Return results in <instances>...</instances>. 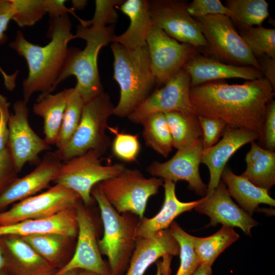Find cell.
Returning a JSON list of instances; mask_svg holds the SVG:
<instances>
[{
	"instance_id": "52a82bcc",
	"label": "cell",
	"mask_w": 275,
	"mask_h": 275,
	"mask_svg": "<svg viewBox=\"0 0 275 275\" xmlns=\"http://www.w3.org/2000/svg\"><path fill=\"white\" fill-rule=\"evenodd\" d=\"M163 184L161 178H146L139 170L126 168L117 176L97 185L118 212H130L141 219L148 199L157 194Z\"/></svg>"
},
{
	"instance_id": "7402d4cb",
	"label": "cell",
	"mask_w": 275,
	"mask_h": 275,
	"mask_svg": "<svg viewBox=\"0 0 275 275\" xmlns=\"http://www.w3.org/2000/svg\"><path fill=\"white\" fill-rule=\"evenodd\" d=\"M179 245L169 228L153 236L136 238L128 268L124 275H144L147 269L160 257L171 259L179 254Z\"/></svg>"
},
{
	"instance_id": "60d3db41",
	"label": "cell",
	"mask_w": 275,
	"mask_h": 275,
	"mask_svg": "<svg viewBox=\"0 0 275 275\" xmlns=\"http://www.w3.org/2000/svg\"><path fill=\"white\" fill-rule=\"evenodd\" d=\"M14 12L12 0H0V43H4L7 40L5 32ZM0 72L4 78L6 89L12 91L15 87V81L18 71L12 75H8L0 67Z\"/></svg>"
},
{
	"instance_id": "e0dca14e",
	"label": "cell",
	"mask_w": 275,
	"mask_h": 275,
	"mask_svg": "<svg viewBox=\"0 0 275 275\" xmlns=\"http://www.w3.org/2000/svg\"><path fill=\"white\" fill-rule=\"evenodd\" d=\"M194 209L210 217L208 226L221 224L223 226L236 227L246 234L251 235V229L258 225L257 221L232 201L222 180L211 193L204 197L202 202Z\"/></svg>"
},
{
	"instance_id": "ffe728a7",
	"label": "cell",
	"mask_w": 275,
	"mask_h": 275,
	"mask_svg": "<svg viewBox=\"0 0 275 275\" xmlns=\"http://www.w3.org/2000/svg\"><path fill=\"white\" fill-rule=\"evenodd\" d=\"M0 242L4 268L10 275H54L58 271L20 236H2Z\"/></svg>"
},
{
	"instance_id": "8d00e7d4",
	"label": "cell",
	"mask_w": 275,
	"mask_h": 275,
	"mask_svg": "<svg viewBox=\"0 0 275 275\" xmlns=\"http://www.w3.org/2000/svg\"><path fill=\"white\" fill-rule=\"evenodd\" d=\"M15 12L12 18L21 28L33 25L47 13L44 0H12Z\"/></svg>"
},
{
	"instance_id": "83f0119b",
	"label": "cell",
	"mask_w": 275,
	"mask_h": 275,
	"mask_svg": "<svg viewBox=\"0 0 275 275\" xmlns=\"http://www.w3.org/2000/svg\"><path fill=\"white\" fill-rule=\"evenodd\" d=\"M245 157L246 168L241 176L257 187L269 191L275 184V152L254 141Z\"/></svg>"
},
{
	"instance_id": "f907efd6",
	"label": "cell",
	"mask_w": 275,
	"mask_h": 275,
	"mask_svg": "<svg viewBox=\"0 0 275 275\" xmlns=\"http://www.w3.org/2000/svg\"><path fill=\"white\" fill-rule=\"evenodd\" d=\"M78 270L77 269H74L70 271H65L62 273H56L54 275H78Z\"/></svg>"
},
{
	"instance_id": "8992f818",
	"label": "cell",
	"mask_w": 275,
	"mask_h": 275,
	"mask_svg": "<svg viewBox=\"0 0 275 275\" xmlns=\"http://www.w3.org/2000/svg\"><path fill=\"white\" fill-rule=\"evenodd\" d=\"M115 106L109 96L103 92L85 103L79 124L68 145L56 151L63 162L95 150L102 155L111 145L106 133L107 121Z\"/></svg>"
},
{
	"instance_id": "d6986e66",
	"label": "cell",
	"mask_w": 275,
	"mask_h": 275,
	"mask_svg": "<svg viewBox=\"0 0 275 275\" xmlns=\"http://www.w3.org/2000/svg\"><path fill=\"white\" fill-rule=\"evenodd\" d=\"M222 135L223 138L218 142L203 151L201 162L208 167L210 173L206 195L217 186L226 164L234 153L245 144L260 137V134L256 132L227 126Z\"/></svg>"
},
{
	"instance_id": "30bf717a",
	"label": "cell",
	"mask_w": 275,
	"mask_h": 275,
	"mask_svg": "<svg viewBox=\"0 0 275 275\" xmlns=\"http://www.w3.org/2000/svg\"><path fill=\"white\" fill-rule=\"evenodd\" d=\"M80 200L75 192L56 184L46 191L21 200L8 210L0 211V226L48 217L77 207Z\"/></svg>"
},
{
	"instance_id": "2e32d148",
	"label": "cell",
	"mask_w": 275,
	"mask_h": 275,
	"mask_svg": "<svg viewBox=\"0 0 275 275\" xmlns=\"http://www.w3.org/2000/svg\"><path fill=\"white\" fill-rule=\"evenodd\" d=\"M76 217L78 233L75 251L72 258L57 273L77 269L110 275L98 247L93 221L87 210L80 204L76 207Z\"/></svg>"
},
{
	"instance_id": "681fc988",
	"label": "cell",
	"mask_w": 275,
	"mask_h": 275,
	"mask_svg": "<svg viewBox=\"0 0 275 275\" xmlns=\"http://www.w3.org/2000/svg\"><path fill=\"white\" fill-rule=\"evenodd\" d=\"M73 9H82L86 5L87 1H72Z\"/></svg>"
},
{
	"instance_id": "cb8c5ba5",
	"label": "cell",
	"mask_w": 275,
	"mask_h": 275,
	"mask_svg": "<svg viewBox=\"0 0 275 275\" xmlns=\"http://www.w3.org/2000/svg\"><path fill=\"white\" fill-rule=\"evenodd\" d=\"M164 200L160 210L151 218L140 219L136 231V238L153 236L157 232L169 228L174 219L181 213L194 209L202 202L204 197L197 201L184 202L177 197L175 183L164 180Z\"/></svg>"
},
{
	"instance_id": "9a60e30c",
	"label": "cell",
	"mask_w": 275,
	"mask_h": 275,
	"mask_svg": "<svg viewBox=\"0 0 275 275\" xmlns=\"http://www.w3.org/2000/svg\"><path fill=\"white\" fill-rule=\"evenodd\" d=\"M203 151L202 139L191 146L178 149L176 154L164 162L153 161L147 168V172L154 177L175 183L183 180L188 183V188L197 195L205 197L207 187L203 182L199 172Z\"/></svg>"
},
{
	"instance_id": "f6af8a7d",
	"label": "cell",
	"mask_w": 275,
	"mask_h": 275,
	"mask_svg": "<svg viewBox=\"0 0 275 275\" xmlns=\"http://www.w3.org/2000/svg\"><path fill=\"white\" fill-rule=\"evenodd\" d=\"M10 105L7 98L0 94V152L6 148L8 141Z\"/></svg>"
},
{
	"instance_id": "603a6c76",
	"label": "cell",
	"mask_w": 275,
	"mask_h": 275,
	"mask_svg": "<svg viewBox=\"0 0 275 275\" xmlns=\"http://www.w3.org/2000/svg\"><path fill=\"white\" fill-rule=\"evenodd\" d=\"M76 207L70 208L53 215L0 226V237L7 235L23 236L32 234L57 233L70 238L78 233Z\"/></svg>"
},
{
	"instance_id": "d590c367",
	"label": "cell",
	"mask_w": 275,
	"mask_h": 275,
	"mask_svg": "<svg viewBox=\"0 0 275 275\" xmlns=\"http://www.w3.org/2000/svg\"><path fill=\"white\" fill-rule=\"evenodd\" d=\"M169 229L180 248V266L175 275H192L200 265L194 250L195 236L186 232L175 222Z\"/></svg>"
},
{
	"instance_id": "9c48e42d",
	"label": "cell",
	"mask_w": 275,
	"mask_h": 275,
	"mask_svg": "<svg viewBox=\"0 0 275 275\" xmlns=\"http://www.w3.org/2000/svg\"><path fill=\"white\" fill-rule=\"evenodd\" d=\"M210 52L227 64L252 66L262 72L258 60L236 30L231 19L223 15L197 19Z\"/></svg>"
},
{
	"instance_id": "ee69618b",
	"label": "cell",
	"mask_w": 275,
	"mask_h": 275,
	"mask_svg": "<svg viewBox=\"0 0 275 275\" xmlns=\"http://www.w3.org/2000/svg\"><path fill=\"white\" fill-rule=\"evenodd\" d=\"M266 149H275V101L271 100L267 105L262 132L260 138Z\"/></svg>"
},
{
	"instance_id": "c3c4849f",
	"label": "cell",
	"mask_w": 275,
	"mask_h": 275,
	"mask_svg": "<svg viewBox=\"0 0 275 275\" xmlns=\"http://www.w3.org/2000/svg\"><path fill=\"white\" fill-rule=\"evenodd\" d=\"M192 275H212L211 267L200 265Z\"/></svg>"
},
{
	"instance_id": "d6a6232c",
	"label": "cell",
	"mask_w": 275,
	"mask_h": 275,
	"mask_svg": "<svg viewBox=\"0 0 275 275\" xmlns=\"http://www.w3.org/2000/svg\"><path fill=\"white\" fill-rule=\"evenodd\" d=\"M66 105L55 144L58 151L69 144L80 121L85 102L74 88L66 89Z\"/></svg>"
},
{
	"instance_id": "7c38bea8",
	"label": "cell",
	"mask_w": 275,
	"mask_h": 275,
	"mask_svg": "<svg viewBox=\"0 0 275 275\" xmlns=\"http://www.w3.org/2000/svg\"><path fill=\"white\" fill-rule=\"evenodd\" d=\"M14 113L9 121V139L7 147L16 171L19 173L25 163L37 165L41 161L39 154L51 147L32 129L29 122L27 103L23 100L13 105Z\"/></svg>"
},
{
	"instance_id": "816d5d0a",
	"label": "cell",
	"mask_w": 275,
	"mask_h": 275,
	"mask_svg": "<svg viewBox=\"0 0 275 275\" xmlns=\"http://www.w3.org/2000/svg\"><path fill=\"white\" fill-rule=\"evenodd\" d=\"M78 275H100L99 274L85 270H79Z\"/></svg>"
},
{
	"instance_id": "3957f363",
	"label": "cell",
	"mask_w": 275,
	"mask_h": 275,
	"mask_svg": "<svg viewBox=\"0 0 275 275\" xmlns=\"http://www.w3.org/2000/svg\"><path fill=\"white\" fill-rule=\"evenodd\" d=\"M111 48L114 56L113 78L120 96L114 115L128 117L151 94L155 84L147 45L128 48L117 42Z\"/></svg>"
},
{
	"instance_id": "f35d334b",
	"label": "cell",
	"mask_w": 275,
	"mask_h": 275,
	"mask_svg": "<svg viewBox=\"0 0 275 275\" xmlns=\"http://www.w3.org/2000/svg\"><path fill=\"white\" fill-rule=\"evenodd\" d=\"M124 1L96 0L95 11L92 19L85 20L83 26H106L114 25L118 21V15L116 10Z\"/></svg>"
},
{
	"instance_id": "277c9868",
	"label": "cell",
	"mask_w": 275,
	"mask_h": 275,
	"mask_svg": "<svg viewBox=\"0 0 275 275\" xmlns=\"http://www.w3.org/2000/svg\"><path fill=\"white\" fill-rule=\"evenodd\" d=\"M75 36L76 38L84 39L86 46L83 50L68 49L52 92L61 82L74 75L77 79L74 88L86 103L104 92L98 73L97 57L103 46L113 42L116 36L115 25L85 27L79 25Z\"/></svg>"
},
{
	"instance_id": "44dd1931",
	"label": "cell",
	"mask_w": 275,
	"mask_h": 275,
	"mask_svg": "<svg viewBox=\"0 0 275 275\" xmlns=\"http://www.w3.org/2000/svg\"><path fill=\"white\" fill-rule=\"evenodd\" d=\"M182 69L190 76L191 87L228 78L253 80L263 77L262 72L253 67L229 64L198 54L190 59Z\"/></svg>"
},
{
	"instance_id": "74e56055",
	"label": "cell",
	"mask_w": 275,
	"mask_h": 275,
	"mask_svg": "<svg viewBox=\"0 0 275 275\" xmlns=\"http://www.w3.org/2000/svg\"><path fill=\"white\" fill-rule=\"evenodd\" d=\"M107 129L115 135L112 145L114 155L125 162L135 161L141 149L138 135L121 132L117 127L108 126Z\"/></svg>"
},
{
	"instance_id": "bcb514c9",
	"label": "cell",
	"mask_w": 275,
	"mask_h": 275,
	"mask_svg": "<svg viewBox=\"0 0 275 275\" xmlns=\"http://www.w3.org/2000/svg\"><path fill=\"white\" fill-rule=\"evenodd\" d=\"M66 1L56 0H44L45 8L49 16L52 19L58 18L65 15L68 13L72 14L80 21L82 25L85 20L78 17L74 13V10L72 8H68L65 5Z\"/></svg>"
},
{
	"instance_id": "ba28073f",
	"label": "cell",
	"mask_w": 275,
	"mask_h": 275,
	"mask_svg": "<svg viewBox=\"0 0 275 275\" xmlns=\"http://www.w3.org/2000/svg\"><path fill=\"white\" fill-rule=\"evenodd\" d=\"M101 156L97 151L90 150L63 162L53 181L75 192L85 205L90 204L93 187L117 176L126 168L122 163L103 165Z\"/></svg>"
},
{
	"instance_id": "5b68a950",
	"label": "cell",
	"mask_w": 275,
	"mask_h": 275,
	"mask_svg": "<svg viewBox=\"0 0 275 275\" xmlns=\"http://www.w3.org/2000/svg\"><path fill=\"white\" fill-rule=\"evenodd\" d=\"M91 194L98 204L104 228L103 237L98 241L100 252L107 257L110 275H124L135 248L140 219L130 212H118L97 184Z\"/></svg>"
},
{
	"instance_id": "6da1fadb",
	"label": "cell",
	"mask_w": 275,
	"mask_h": 275,
	"mask_svg": "<svg viewBox=\"0 0 275 275\" xmlns=\"http://www.w3.org/2000/svg\"><path fill=\"white\" fill-rule=\"evenodd\" d=\"M274 89L265 78L242 84L214 81L191 87L189 97L198 116L221 120L233 128L262 132Z\"/></svg>"
},
{
	"instance_id": "b9f144b4",
	"label": "cell",
	"mask_w": 275,
	"mask_h": 275,
	"mask_svg": "<svg viewBox=\"0 0 275 275\" xmlns=\"http://www.w3.org/2000/svg\"><path fill=\"white\" fill-rule=\"evenodd\" d=\"M198 120L202 132L203 150H205L217 142L227 124L219 119L201 116H198Z\"/></svg>"
},
{
	"instance_id": "11a10c76",
	"label": "cell",
	"mask_w": 275,
	"mask_h": 275,
	"mask_svg": "<svg viewBox=\"0 0 275 275\" xmlns=\"http://www.w3.org/2000/svg\"><path fill=\"white\" fill-rule=\"evenodd\" d=\"M0 275H10L8 271L6 270L5 268H2L0 270Z\"/></svg>"
},
{
	"instance_id": "4fadbf2b",
	"label": "cell",
	"mask_w": 275,
	"mask_h": 275,
	"mask_svg": "<svg viewBox=\"0 0 275 275\" xmlns=\"http://www.w3.org/2000/svg\"><path fill=\"white\" fill-rule=\"evenodd\" d=\"M153 21L172 38L196 47H207L197 20L187 12V3L180 0L148 1Z\"/></svg>"
},
{
	"instance_id": "1f68e13d",
	"label": "cell",
	"mask_w": 275,
	"mask_h": 275,
	"mask_svg": "<svg viewBox=\"0 0 275 275\" xmlns=\"http://www.w3.org/2000/svg\"><path fill=\"white\" fill-rule=\"evenodd\" d=\"M226 6L231 11L230 18L243 31L254 25L261 26L268 16V4L265 0H227Z\"/></svg>"
},
{
	"instance_id": "db71d44e",
	"label": "cell",
	"mask_w": 275,
	"mask_h": 275,
	"mask_svg": "<svg viewBox=\"0 0 275 275\" xmlns=\"http://www.w3.org/2000/svg\"><path fill=\"white\" fill-rule=\"evenodd\" d=\"M157 270L155 275H162L161 269V262L158 261L156 263Z\"/></svg>"
},
{
	"instance_id": "f5cc1de1",
	"label": "cell",
	"mask_w": 275,
	"mask_h": 275,
	"mask_svg": "<svg viewBox=\"0 0 275 275\" xmlns=\"http://www.w3.org/2000/svg\"><path fill=\"white\" fill-rule=\"evenodd\" d=\"M4 267V260L3 257V250L0 242V270Z\"/></svg>"
},
{
	"instance_id": "f546056e",
	"label": "cell",
	"mask_w": 275,
	"mask_h": 275,
	"mask_svg": "<svg viewBox=\"0 0 275 275\" xmlns=\"http://www.w3.org/2000/svg\"><path fill=\"white\" fill-rule=\"evenodd\" d=\"M239 238L233 227L226 226L210 236L195 237L194 250L200 265L211 267L217 257Z\"/></svg>"
},
{
	"instance_id": "7bdbcfd3",
	"label": "cell",
	"mask_w": 275,
	"mask_h": 275,
	"mask_svg": "<svg viewBox=\"0 0 275 275\" xmlns=\"http://www.w3.org/2000/svg\"><path fill=\"white\" fill-rule=\"evenodd\" d=\"M18 173L6 147L0 152V195L17 178Z\"/></svg>"
},
{
	"instance_id": "ac0fdd59",
	"label": "cell",
	"mask_w": 275,
	"mask_h": 275,
	"mask_svg": "<svg viewBox=\"0 0 275 275\" xmlns=\"http://www.w3.org/2000/svg\"><path fill=\"white\" fill-rule=\"evenodd\" d=\"M63 161L55 152H48L29 174L15 179L0 195V211L7 206L33 196L53 181Z\"/></svg>"
},
{
	"instance_id": "4dcf8cb0",
	"label": "cell",
	"mask_w": 275,
	"mask_h": 275,
	"mask_svg": "<svg viewBox=\"0 0 275 275\" xmlns=\"http://www.w3.org/2000/svg\"><path fill=\"white\" fill-rule=\"evenodd\" d=\"M142 134L146 146L167 157L173 148V140L165 114H150L141 122Z\"/></svg>"
},
{
	"instance_id": "836d02e7",
	"label": "cell",
	"mask_w": 275,
	"mask_h": 275,
	"mask_svg": "<svg viewBox=\"0 0 275 275\" xmlns=\"http://www.w3.org/2000/svg\"><path fill=\"white\" fill-rule=\"evenodd\" d=\"M39 255L58 270L63 266V249L70 238L57 233H45L20 236Z\"/></svg>"
},
{
	"instance_id": "484cf974",
	"label": "cell",
	"mask_w": 275,
	"mask_h": 275,
	"mask_svg": "<svg viewBox=\"0 0 275 275\" xmlns=\"http://www.w3.org/2000/svg\"><path fill=\"white\" fill-rule=\"evenodd\" d=\"M221 178L231 197L233 198L245 212L251 216L261 204L275 206V200L267 190L257 187L247 179L235 175L225 168Z\"/></svg>"
},
{
	"instance_id": "4316f807",
	"label": "cell",
	"mask_w": 275,
	"mask_h": 275,
	"mask_svg": "<svg viewBox=\"0 0 275 275\" xmlns=\"http://www.w3.org/2000/svg\"><path fill=\"white\" fill-rule=\"evenodd\" d=\"M66 105V89L56 94H40L34 104V113L43 120L45 141L55 145Z\"/></svg>"
},
{
	"instance_id": "7a4b0ae2",
	"label": "cell",
	"mask_w": 275,
	"mask_h": 275,
	"mask_svg": "<svg viewBox=\"0 0 275 275\" xmlns=\"http://www.w3.org/2000/svg\"><path fill=\"white\" fill-rule=\"evenodd\" d=\"M48 35L51 38L41 46L28 41L23 33L17 32L9 46L26 60L29 75L22 83L23 100L27 103L32 95L51 93L67 58L68 43L76 38L71 33V23L68 14L53 18L49 23Z\"/></svg>"
},
{
	"instance_id": "7dc6e473",
	"label": "cell",
	"mask_w": 275,
	"mask_h": 275,
	"mask_svg": "<svg viewBox=\"0 0 275 275\" xmlns=\"http://www.w3.org/2000/svg\"><path fill=\"white\" fill-rule=\"evenodd\" d=\"M259 63L262 69L263 75L271 84L272 88H275V59L267 55H264L259 58Z\"/></svg>"
},
{
	"instance_id": "5bb4252c",
	"label": "cell",
	"mask_w": 275,
	"mask_h": 275,
	"mask_svg": "<svg viewBox=\"0 0 275 275\" xmlns=\"http://www.w3.org/2000/svg\"><path fill=\"white\" fill-rule=\"evenodd\" d=\"M190 77L183 69L169 78L164 86L153 93L127 118L140 124L147 116L154 113L181 112L198 115L189 97Z\"/></svg>"
},
{
	"instance_id": "f1b7e54d",
	"label": "cell",
	"mask_w": 275,
	"mask_h": 275,
	"mask_svg": "<svg viewBox=\"0 0 275 275\" xmlns=\"http://www.w3.org/2000/svg\"><path fill=\"white\" fill-rule=\"evenodd\" d=\"M173 140L177 150L192 146L202 139L198 115L181 112L165 113Z\"/></svg>"
},
{
	"instance_id": "d4e9b609",
	"label": "cell",
	"mask_w": 275,
	"mask_h": 275,
	"mask_svg": "<svg viewBox=\"0 0 275 275\" xmlns=\"http://www.w3.org/2000/svg\"><path fill=\"white\" fill-rule=\"evenodd\" d=\"M117 7L129 17L130 24L124 33L115 36L113 42H117L128 48L147 45V39L154 23L148 1H124Z\"/></svg>"
},
{
	"instance_id": "e575fe53",
	"label": "cell",
	"mask_w": 275,
	"mask_h": 275,
	"mask_svg": "<svg viewBox=\"0 0 275 275\" xmlns=\"http://www.w3.org/2000/svg\"><path fill=\"white\" fill-rule=\"evenodd\" d=\"M240 36L256 59L267 55L275 59V30L262 26L241 31Z\"/></svg>"
},
{
	"instance_id": "8fae6325",
	"label": "cell",
	"mask_w": 275,
	"mask_h": 275,
	"mask_svg": "<svg viewBox=\"0 0 275 275\" xmlns=\"http://www.w3.org/2000/svg\"><path fill=\"white\" fill-rule=\"evenodd\" d=\"M154 22V21H153ZM151 69L156 84H164L198 54V48L167 35L154 22L147 39Z\"/></svg>"
},
{
	"instance_id": "ab89813d",
	"label": "cell",
	"mask_w": 275,
	"mask_h": 275,
	"mask_svg": "<svg viewBox=\"0 0 275 275\" xmlns=\"http://www.w3.org/2000/svg\"><path fill=\"white\" fill-rule=\"evenodd\" d=\"M188 13L197 19L213 15H226L231 18V11L219 0H194L187 3Z\"/></svg>"
}]
</instances>
